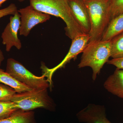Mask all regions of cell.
Here are the masks:
<instances>
[{"mask_svg":"<svg viewBox=\"0 0 123 123\" xmlns=\"http://www.w3.org/2000/svg\"><path fill=\"white\" fill-rule=\"evenodd\" d=\"M30 4L38 11L61 18L66 24L65 34L71 39L85 34L72 15L68 0H30Z\"/></svg>","mask_w":123,"mask_h":123,"instance_id":"obj_1","label":"cell"},{"mask_svg":"<svg viewBox=\"0 0 123 123\" xmlns=\"http://www.w3.org/2000/svg\"><path fill=\"white\" fill-rule=\"evenodd\" d=\"M84 2L90 23L88 43L100 41L111 21L110 0H89Z\"/></svg>","mask_w":123,"mask_h":123,"instance_id":"obj_2","label":"cell"},{"mask_svg":"<svg viewBox=\"0 0 123 123\" xmlns=\"http://www.w3.org/2000/svg\"><path fill=\"white\" fill-rule=\"evenodd\" d=\"M111 40H100L88 43L82 52L78 68L90 67L92 70V79L95 80L104 65L111 57Z\"/></svg>","mask_w":123,"mask_h":123,"instance_id":"obj_3","label":"cell"},{"mask_svg":"<svg viewBox=\"0 0 123 123\" xmlns=\"http://www.w3.org/2000/svg\"><path fill=\"white\" fill-rule=\"evenodd\" d=\"M11 101L18 108L24 111H30L38 108L54 111L55 106L48 95L47 89H31L21 93H16Z\"/></svg>","mask_w":123,"mask_h":123,"instance_id":"obj_4","label":"cell"},{"mask_svg":"<svg viewBox=\"0 0 123 123\" xmlns=\"http://www.w3.org/2000/svg\"><path fill=\"white\" fill-rule=\"evenodd\" d=\"M6 72L31 89H48L50 87L44 75L40 77L35 76L22 64L12 58L7 60Z\"/></svg>","mask_w":123,"mask_h":123,"instance_id":"obj_5","label":"cell"},{"mask_svg":"<svg viewBox=\"0 0 123 123\" xmlns=\"http://www.w3.org/2000/svg\"><path fill=\"white\" fill-rule=\"evenodd\" d=\"M89 40L90 36L88 34H83L77 36L72 40V44L68 52L58 65L52 68H49L45 65H42L43 75L47 78L50 87L52 86V77L54 73L59 69L64 68L71 60L76 58L78 55L83 52L88 46Z\"/></svg>","mask_w":123,"mask_h":123,"instance_id":"obj_6","label":"cell"},{"mask_svg":"<svg viewBox=\"0 0 123 123\" xmlns=\"http://www.w3.org/2000/svg\"><path fill=\"white\" fill-rule=\"evenodd\" d=\"M20 15V35L27 36L36 25L46 22L50 18V15L35 9L31 5L18 10Z\"/></svg>","mask_w":123,"mask_h":123,"instance_id":"obj_7","label":"cell"},{"mask_svg":"<svg viewBox=\"0 0 123 123\" xmlns=\"http://www.w3.org/2000/svg\"><path fill=\"white\" fill-rule=\"evenodd\" d=\"M20 24V15L18 11L14 15L10 17L9 22L1 34L2 43L6 45L7 52L9 51L13 47H15L18 50L22 48L21 43L18 36Z\"/></svg>","mask_w":123,"mask_h":123,"instance_id":"obj_8","label":"cell"},{"mask_svg":"<svg viewBox=\"0 0 123 123\" xmlns=\"http://www.w3.org/2000/svg\"><path fill=\"white\" fill-rule=\"evenodd\" d=\"M79 122L85 123H111L108 120L104 106L90 104L76 114Z\"/></svg>","mask_w":123,"mask_h":123,"instance_id":"obj_9","label":"cell"},{"mask_svg":"<svg viewBox=\"0 0 123 123\" xmlns=\"http://www.w3.org/2000/svg\"><path fill=\"white\" fill-rule=\"evenodd\" d=\"M68 3L76 22L84 33L89 34L90 30V21L85 2L82 0H68Z\"/></svg>","mask_w":123,"mask_h":123,"instance_id":"obj_10","label":"cell"},{"mask_svg":"<svg viewBox=\"0 0 123 123\" xmlns=\"http://www.w3.org/2000/svg\"><path fill=\"white\" fill-rule=\"evenodd\" d=\"M104 86L111 93L123 99V70L117 68L106 80Z\"/></svg>","mask_w":123,"mask_h":123,"instance_id":"obj_11","label":"cell"},{"mask_svg":"<svg viewBox=\"0 0 123 123\" xmlns=\"http://www.w3.org/2000/svg\"><path fill=\"white\" fill-rule=\"evenodd\" d=\"M123 32V13L112 19L104 33L101 40H111Z\"/></svg>","mask_w":123,"mask_h":123,"instance_id":"obj_12","label":"cell"},{"mask_svg":"<svg viewBox=\"0 0 123 123\" xmlns=\"http://www.w3.org/2000/svg\"><path fill=\"white\" fill-rule=\"evenodd\" d=\"M0 123H37L33 111L18 110L11 116L0 120Z\"/></svg>","mask_w":123,"mask_h":123,"instance_id":"obj_13","label":"cell"},{"mask_svg":"<svg viewBox=\"0 0 123 123\" xmlns=\"http://www.w3.org/2000/svg\"><path fill=\"white\" fill-rule=\"evenodd\" d=\"M0 82L13 88L17 93H21L31 89L27 86L18 81L11 75L0 68Z\"/></svg>","mask_w":123,"mask_h":123,"instance_id":"obj_14","label":"cell"},{"mask_svg":"<svg viewBox=\"0 0 123 123\" xmlns=\"http://www.w3.org/2000/svg\"><path fill=\"white\" fill-rule=\"evenodd\" d=\"M111 41V57L117 59L123 57V32L115 36Z\"/></svg>","mask_w":123,"mask_h":123,"instance_id":"obj_15","label":"cell"},{"mask_svg":"<svg viewBox=\"0 0 123 123\" xmlns=\"http://www.w3.org/2000/svg\"><path fill=\"white\" fill-rule=\"evenodd\" d=\"M19 110L12 101H0V120L11 116Z\"/></svg>","mask_w":123,"mask_h":123,"instance_id":"obj_16","label":"cell"},{"mask_svg":"<svg viewBox=\"0 0 123 123\" xmlns=\"http://www.w3.org/2000/svg\"><path fill=\"white\" fill-rule=\"evenodd\" d=\"M16 93L13 88L0 84V101H11Z\"/></svg>","mask_w":123,"mask_h":123,"instance_id":"obj_17","label":"cell"},{"mask_svg":"<svg viewBox=\"0 0 123 123\" xmlns=\"http://www.w3.org/2000/svg\"><path fill=\"white\" fill-rule=\"evenodd\" d=\"M111 21L118 15L123 13V0H110Z\"/></svg>","mask_w":123,"mask_h":123,"instance_id":"obj_18","label":"cell"},{"mask_svg":"<svg viewBox=\"0 0 123 123\" xmlns=\"http://www.w3.org/2000/svg\"><path fill=\"white\" fill-rule=\"evenodd\" d=\"M18 11L17 7L15 4H10L6 8L0 10V18L7 15H14Z\"/></svg>","mask_w":123,"mask_h":123,"instance_id":"obj_19","label":"cell"},{"mask_svg":"<svg viewBox=\"0 0 123 123\" xmlns=\"http://www.w3.org/2000/svg\"><path fill=\"white\" fill-rule=\"evenodd\" d=\"M108 64L112 65L119 69H123V57L117 59H112L108 60Z\"/></svg>","mask_w":123,"mask_h":123,"instance_id":"obj_20","label":"cell"},{"mask_svg":"<svg viewBox=\"0 0 123 123\" xmlns=\"http://www.w3.org/2000/svg\"><path fill=\"white\" fill-rule=\"evenodd\" d=\"M4 59V56L2 51L0 49V66L1 65L2 61Z\"/></svg>","mask_w":123,"mask_h":123,"instance_id":"obj_21","label":"cell"},{"mask_svg":"<svg viewBox=\"0 0 123 123\" xmlns=\"http://www.w3.org/2000/svg\"><path fill=\"white\" fill-rule=\"evenodd\" d=\"M7 0H0V7H1L2 4Z\"/></svg>","mask_w":123,"mask_h":123,"instance_id":"obj_22","label":"cell"},{"mask_svg":"<svg viewBox=\"0 0 123 123\" xmlns=\"http://www.w3.org/2000/svg\"><path fill=\"white\" fill-rule=\"evenodd\" d=\"M20 2H22V1H24L26 0H18Z\"/></svg>","mask_w":123,"mask_h":123,"instance_id":"obj_23","label":"cell"},{"mask_svg":"<svg viewBox=\"0 0 123 123\" xmlns=\"http://www.w3.org/2000/svg\"><path fill=\"white\" fill-rule=\"evenodd\" d=\"M82 0L84 1H87L89 0Z\"/></svg>","mask_w":123,"mask_h":123,"instance_id":"obj_24","label":"cell"}]
</instances>
